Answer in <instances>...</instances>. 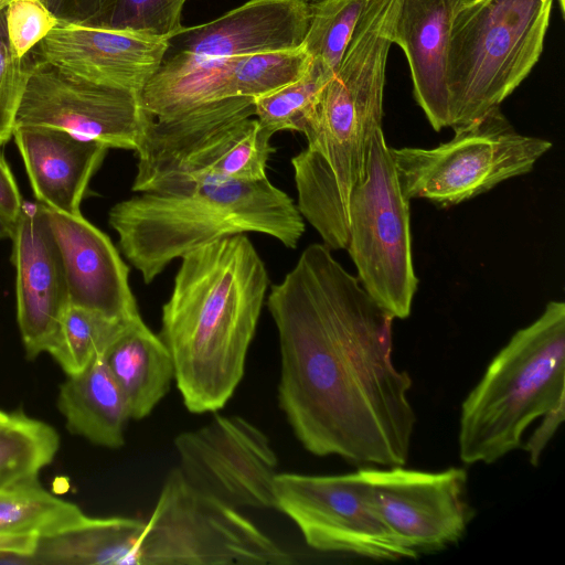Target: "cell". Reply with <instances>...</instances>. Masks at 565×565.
<instances>
[{"label": "cell", "mask_w": 565, "mask_h": 565, "mask_svg": "<svg viewBox=\"0 0 565 565\" xmlns=\"http://www.w3.org/2000/svg\"><path fill=\"white\" fill-rule=\"evenodd\" d=\"M267 307L279 339V407L303 448L404 466L416 416L412 379L392 359L394 318L318 243L271 286Z\"/></svg>", "instance_id": "cell-1"}, {"label": "cell", "mask_w": 565, "mask_h": 565, "mask_svg": "<svg viewBox=\"0 0 565 565\" xmlns=\"http://www.w3.org/2000/svg\"><path fill=\"white\" fill-rule=\"evenodd\" d=\"M159 337L175 383L194 414L223 408L241 383L268 274L245 234L223 237L183 256Z\"/></svg>", "instance_id": "cell-2"}, {"label": "cell", "mask_w": 565, "mask_h": 565, "mask_svg": "<svg viewBox=\"0 0 565 565\" xmlns=\"http://www.w3.org/2000/svg\"><path fill=\"white\" fill-rule=\"evenodd\" d=\"M108 222L118 234L121 253L145 284L175 258L223 237L259 233L296 248L306 230L297 204L267 177L139 192L115 204Z\"/></svg>", "instance_id": "cell-3"}, {"label": "cell", "mask_w": 565, "mask_h": 565, "mask_svg": "<svg viewBox=\"0 0 565 565\" xmlns=\"http://www.w3.org/2000/svg\"><path fill=\"white\" fill-rule=\"evenodd\" d=\"M565 404V303L552 300L492 359L461 405L462 462L492 463L522 447L525 429Z\"/></svg>", "instance_id": "cell-4"}, {"label": "cell", "mask_w": 565, "mask_h": 565, "mask_svg": "<svg viewBox=\"0 0 565 565\" xmlns=\"http://www.w3.org/2000/svg\"><path fill=\"white\" fill-rule=\"evenodd\" d=\"M554 0H466L454 12L447 79L450 128L500 104L539 61Z\"/></svg>", "instance_id": "cell-5"}, {"label": "cell", "mask_w": 565, "mask_h": 565, "mask_svg": "<svg viewBox=\"0 0 565 565\" xmlns=\"http://www.w3.org/2000/svg\"><path fill=\"white\" fill-rule=\"evenodd\" d=\"M254 116V98L231 97L147 125L137 149L132 191L199 181L253 182L266 178L275 151Z\"/></svg>", "instance_id": "cell-6"}, {"label": "cell", "mask_w": 565, "mask_h": 565, "mask_svg": "<svg viewBox=\"0 0 565 565\" xmlns=\"http://www.w3.org/2000/svg\"><path fill=\"white\" fill-rule=\"evenodd\" d=\"M138 565H290L291 553L253 522L192 486L180 469L164 479L138 541Z\"/></svg>", "instance_id": "cell-7"}, {"label": "cell", "mask_w": 565, "mask_h": 565, "mask_svg": "<svg viewBox=\"0 0 565 565\" xmlns=\"http://www.w3.org/2000/svg\"><path fill=\"white\" fill-rule=\"evenodd\" d=\"M451 140L430 149L391 148L402 191L448 207L532 171L552 142L519 134L500 108L454 129Z\"/></svg>", "instance_id": "cell-8"}, {"label": "cell", "mask_w": 565, "mask_h": 565, "mask_svg": "<svg viewBox=\"0 0 565 565\" xmlns=\"http://www.w3.org/2000/svg\"><path fill=\"white\" fill-rule=\"evenodd\" d=\"M409 201L397 178L391 147L376 131L366 174L350 199L345 249L367 294L394 319L412 311L418 279L415 274Z\"/></svg>", "instance_id": "cell-9"}, {"label": "cell", "mask_w": 565, "mask_h": 565, "mask_svg": "<svg viewBox=\"0 0 565 565\" xmlns=\"http://www.w3.org/2000/svg\"><path fill=\"white\" fill-rule=\"evenodd\" d=\"M275 492L276 509L292 520L317 551L377 561L418 555L384 522L361 469L333 476L278 473Z\"/></svg>", "instance_id": "cell-10"}, {"label": "cell", "mask_w": 565, "mask_h": 565, "mask_svg": "<svg viewBox=\"0 0 565 565\" xmlns=\"http://www.w3.org/2000/svg\"><path fill=\"white\" fill-rule=\"evenodd\" d=\"M150 119L138 92L89 81L34 60L15 127H52L108 148L137 151Z\"/></svg>", "instance_id": "cell-11"}, {"label": "cell", "mask_w": 565, "mask_h": 565, "mask_svg": "<svg viewBox=\"0 0 565 565\" xmlns=\"http://www.w3.org/2000/svg\"><path fill=\"white\" fill-rule=\"evenodd\" d=\"M179 469L199 490L235 509H276L278 457L267 435L238 415H216L174 438Z\"/></svg>", "instance_id": "cell-12"}, {"label": "cell", "mask_w": 565, "mask_h": 565, "mask_svg": "<svg viewBox=\"0 0 565 565\" xmlns=\"http://www.w3.org/2000/svg\"><path fill=\"white\" fill-rule=\"evenodd\" d=\"M361 471L384 522L417 554L441 551L465 535L475 514L465 469L426 472L391 466Z\"/></svg>", "instance_id": "cell-13"}, {"label": "cell", "mask_w": 565, "mask_h": 565, "mask_svg": "<svg viewBox=\"0 0 565 565\" xmlns=\"http://www.w3.org/2000/svg\"><path fill=\"white\" fill-rule=\"evenodd\" d=\"M17 321L28 358L46 352L70 305L63 258L42 204H24L14 224Z\"/></svg>", "instance_id": "cell-14"}, {"label": "cell", "mask_w": 565, "mask_h": 565, "mask_svg": "<svg viewBox=\"0 0 565 565\" xmlns=\"http://www.w3.org/2000/svg\"><path fill=\"white\" fill-rule=\"evenodd\" d=\"M169 46L168 39L143 33L57 23L31 54L83 78L140 93Z\"/></svg>", "instance_id": "cell-15"}, {"label": "cell", "mask_w": 565, "mask_h": 565, "mask_svg": "<svg viewBox=\"0 0 565 565\" xmlns=\"http://www.w3.org/2000/svg\"><path fill=\"white\" fill-rule=\"evenodd\" d=\"M43 207L63 258L70 305L124 321L141 318L128 266L111 239L82 214Z\"/></svg>", "instance_id": "cell-16"}, {"label": "cell", "mask_w": 565, "mask_h": 565, "mask_svg": "<svg viewBox=\"0 0 565 565\" xmlns=\"http://www.w3.org/2000/svg\"><path fill=\"white\" fill-rule=\"evenodd\" d=\"M309 18V6L298 0H248L215 20L183 26L172 39L179 52L206 57L289 51L302 45Z\"/></svg>", "instance_id": "cell-17"}, {"label": "cell", "mask_w": 565, "mask_h": 565, "mask_svg": "<svg viewBox=\"0 0 565 565\" xmlns=\"http://www.w3.org/2000/svg\"><path fill=\"white\" fill-rule=\"evenodd\" d=\"M12 138L38 203L63 214H82L81 203L109 148L42 126L15 127Z\"/></svg>", "instance_id": "cell-18"}, {"label": "cell", "mask_w": 565, "mask_h": 565, "mask_svg": "<svg viewBox=\"0 0 565 565\" xmlns=\"http://www.w3.org/2000/svg\"><path fill=\"white\" fill-rule=\"evenodd\" d=\"M451 17L448 0H403L392 36L407 57L414 97L436 131L450 127L447 66Z\"/></svg>", "instance_id": "cell-19"}, {"label": "cell", "mask_w": 565, "mask_h": 565, "mask_svg": "<svg viewBox=\"0 0 565 565\" xmlns=\"http://www.w3.org/2000/svg\"><path fill=\"white\" fill-rule=\"evenodd\" d=\"M103 358L132 419L149 416L175 379L169 349L141 318L115 340Z\"/></svg>", "instance_id": "cell-20"}, {"label": "cell", "mask_w": 565, "mask_h": 565, "mask_svg": "<svg viewBox=\"0 0 565 565\" xmlns=\"http://www.w3.org/2000/svg\"><path fill=\"white\" fill-rule=\"evenodd\" d=\"M57 406L72 434L111 449L125 444L130 412L103 356L68 376L61 385Z\"/></svg>", "instance_id": "cell-21"}, {"label": "cell", "mask_w": 565, "mask_h": 565, "mask_svg": "<svg viewBox=\"0 0 565 565\" xmlns=\"http://www.w3.org/2000/svg\"><path fill=\"white\" fill-rule=\"evenodd\" d=\"M145 521L87 516L78 525L39 539L29 563L54 565H138V541Z\"/></svg>", "instance_id": "cell-22"}, {"label": "cell", "mask_w": 565, "mask_h": 565, "mask_svg": "<svg viewBox=\"0 0 565 565\" xmlns=\"http://www.w3.org/2000/svg\"><path fill=\"white\" fill-rule=\"evenodd\" d=\"M86 518L76 504L44 489L38 477L0 490V534L49 537L78 525Z\"/></svg>", "instance_id": "cell-23"}, {"label": "cell", "mask_w": 565, "mask_h": 565, "mask_svg": "<svg viewBox=\"0 0 565 565\" xmlns=\"http://www.w3.org/2000/svg\"><path fill=\"white\" fill-rule=\"evenodd\" d=\"M135 321L113 319L68 305L46 352L67 376L77 374L95 359L104 356L115 340Z\"/></svg>", "instance_id": "cell-24"}, {"label": "cell", "mask_w": 565, "mask_h": 565, "mask_svg": "<svg viewBox=\"0 0 565 565\" xmlns=\"http://www.w3.org/2000/svg\"><path fill=\"white\" fill-rule=\"evenodd\" d=\"M60 437L49 424L14 412L0 420V490L36 478L50 465Z\"/></svg>", "instance_id": "cell-25"}, {"label": "cell", "mask_w": 565, "mask_h": 565, "mask_svg": "<svg viewBox=\"0 0 565 565\" xmlns=\"http://www.w3.org/2000/svg\"><path fill=\"white\" fill-rule=\"evenodd\" d=\"M332 75L320 62L312 60L299 79L254 98V116L259 126L271 137L282 130L303 134L320 93Z\"/></svg>", "instance_id": "cell-26"}, {"label": "cell", "mask_w": 565, "mask_h": 565, "mask_svg": "<svg viewBox=\"0 0 565 565\" xmlns=\"http://www.w3.org/2000/svg\"><path fill=\"white\" fill-rule=\"evenodd\" d=\"M370 2L319 0L309 4V25L302 45L311 58L334 74Z\"/></svg>", "instance_id": "cell-27"}, {"label": "cell", "mask_w": 565, "mask_h": 565, "mask_svg": "<svg viewBox=\"0 0 565 565\" xmlns=\"http://www.w3.org/2000/svg\"><path fill=\"white\" fill-rule=\"evenodd\" d=\"M235 94L256 98L299 79L309 68L311 56L303 45L289 51L233 57Z\"/></svg>", "instance_id": "cell-28"}, {"label": "cell", "mask_w": 565, "mask_h": 565, "mask_svg": "<svg viewBox=\"0 0 565 565\" xmlns=\"http://www.w3.org/2000/svg\"><path fill=\"white\" fill-rule=\"evenodd\" d=\"M186 0H109L88 26L129 31L168 39L183 28L182 10Z\"/></svg>", "instance_id": "cell-29"}, {"label": "cell", "mask_w": 565, "mask_h": 565, "mask_svg": "<svg viewBox=\"0 0 565 565\" xmlns=\"http://www.w3.org/2000/svg\"><path fill=\"white\" fill-rule=\"evenodd\" d=\"M33 63L31 52L18 57L12 51L6 29V12L0 10V146L13 136L17 111Z\"/></svg>", "instance_id": "cell-30"}, {"label": "cell", "mask_w": 565, "mask_h": 565, "mask_svg": "<svg viewBox=\"0 0 565 565\" xmlns=\"http://www.w3.org/2000/svg\"><path fill=\"white\" fill-rule=\"evenodd\" d=\"M4 12L8 39L18 57L29 54L58 23L41 0H12Z\"/></svg>", "instance_id": "cell-31"}, {"label": "cell", "mask_w": 565, "mask_h": 565, "mask_svg": "<svg viewBox=\"0 0 565 565\" xmlns=\"http://www.w3.org/2000/svg\"><path fill=\"white\" fill-rule=\"evenodd\" d=\"M58 23L85 25L109 0H41Z\"/></svg>", "instance_id": "cell-32"}, {"label": "cell", "mask_w": 565, "mask_h": 565, "mask_svg": "<svg viewBox=\"0 0 565 565\" xmlns=\"http://www.w3.org/2000/svg\"><path fill=\"white\" fill-rule=\"evenodd\" d=\"M564 416L565 404L559 405L543 415L540 425L535 428L523 446L524 450L529 455V460L533 466H537L540 463V459L545 447L563 423Z\"/></svg>", "instance_id": "cell-33"}, {"label": "cell", "mask_w": 565, "mask_h": 565, "mask_svg": "<svg viewBox=\"0 0 565 565\" xmlns=\"http://www.w3.org/2000/svg\"><path fill=\"white\" fill-rule=\"evenodd\" d=\"M22 206L19 186L9 163L0 151V212L15 223Z\"/></svg>", "instance_id": "cell-34"}, {"label": "cell", "mask_w": 565, "mask_h": 565, "mask_svg": "<svg viewBox=\"0 0 565 565\" xmlns=\"http://www.w3.org/2000/svg\"><path fill=\"white\" fill-rule=\"evenodd\" d=\"M38 541L35 535L0 534V554L19 556L29 563Z\"/></svg>", "instance_id": "cell-35"}, {"label": "cell", "mask_w": 565, "mask_h": 565, "mask_svg": "<svg viewBox=\"0 0 565 565\" xmlns=\"http://www.w3.org/2000/svg\"><path fill=\"white\" fill-rule=\"evenodd\" d=\"M14 222L0 212V239L11 238L14 231Z\"/></svg>", "instance_id": "cell-36"}, {"label": "cell", "mask_w": 565, "mask_h": 565, "mask_svg": "<svg viewBox=\"0 0 565 565\" xmlns=\"http://www.w3.org/2000/svg\"><path fill=\"white\" fill-rule=\"evenodd\" d=\"M448 1H449V4H450L451 9H452V12H454L466 0H448Z\"/></svg>", "instance_id": "cell-37"}, {"label": "cell", "mask_w": 565, "mask_h": 565, "mask_svg": "<svg viewBox=\"0 0 565 565\" xmlns=\"http://www.w3.org/2000/svg\"><path fill=\"white\" fill-rule=\"evenodd\" d=\"M12 0H0V10L4 9Z\"/></svg>", "instance_id": "cell-38"}, {"label": "cell", "mask_w": 565, "mask_h": 565, "mask_svg": "<svg viewBox=\"0 0 565 565\" xmlns=\"http://www.w3.org/2000/svg\"><path fill=\"white\" fill-rule=\"evenodd\" d=\"M558 1V4H559V8H561V11L562 13L564 14V10H565V0H557Z\"/></svg>", "instance_id": "cell-39"}, {"label": "cell", "mask_w": 565, "mask_h": 565, "mask_svg": "<svg viewBox=\"0 0 565 565\" xmlns=\"http://www.w3.org/2000/svg\"><path fill=\"white\" fill-rule=\"evenodd\" d=\"M298 1H300V2L306 3V4H308V6H309V4H312V3H315V2H317V1H319V0H298Z\"/></svg>", "instance_id": "cell-40"}, {"label": "cell", "mask_w": 565, "mask_h": 565, "mask_svg": "<svg viewBox=\"0 0 565 565\" xmlns=\"http://www.w3.org/2000/svg\"><path fill=\"white\" fill-rule=\"evenodd\" d=\"M7 416H8V414L0 409V420L6 418Z\"/></svg>", "instance_id": "cell-41"}]
</instances>
